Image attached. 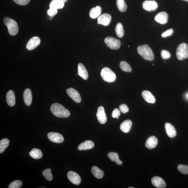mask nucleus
I'll return each mask as SVG.
<instances>
[{
  "mask_svg": "<svg viewBox=\"0 0 188 188\" xmlns=\"http://www.w3.org/2000/svg\"><path fill=\"white\" fill-rule=\"evenodd\" d=\"M51 110L54 115L60 118H67L70 115L69 111L63 105L57 103H55L52 105Z\"/></svg>",
  "mask_w": 188,
  "mask_h": 188,
  "instance_id": "obj_1",
  "label": "nucleus"
},
{
  "mask_svg": "<svg viewBox=\"0 0 188 188\" xmlns=\"http://www.w3.org/2000/svg\"><path fill=\"white\" fill-rule=\"evenodd\" d=\"M137 52L145 60L152 61L154 59V56L153 52L148 45H144L138 46Z\"/></svg>",
  "mask_w": 188,
  "mask_h": 188,
  "instance_id": "obj_2",
  "label": "nucleus"
},
{
  "mask_svg": "<svg viewBox=\"0 0 188 188\" xmlns=\"http://www.w3.org/2000/svg\"><path fill=\"white\" fill-rule=\"evenodd\" d=\"M4 24L7 26L9 33L15 36L18 33L19 28L17 23L14 20L6 17L3 20Z\"/></svg>",
  "mask_w": 188,
  "mask_h": 188,
  "instance_id": "obj_3",
  "label": "nucleus"
},
{
  "mask_svg": "<svg viewBox=\"0 0 188 188\" xmlns=\"http://www.w3.org/2000/svg\"><path fill=\"white\" fill-rule=\"evenodd\" d=\"M176 57L179 60H183L188 58V45L186 43H182L177 47L176 53Z\"/></svg>",
  "mask_w": 188,
  "mask_h": 188,
  "instance_id": "obj_4",
  "label": "nucleus"
},
{
  "mask_svg": "<svg viewBox=\"0 0 188 188\" xmlns=\"http://www.w3.org/2000/svg\"><path fill=\"white\" fill-rule=\"evenodd\" d=\"M101 75L105 81L112 82L115 80L116 75L110 68L105 67L101 71Z\"/></svg>",
  "mask_w": 188,
  "mask_h": 188,
  "instance_id": "obj_5",
  "label": "nucleus"
},
{
  "mask_svg": "<svg viewBox=\"0 0 188 188\" xmlns=\"http://www.w3.org/2000/svg\"><path fill=\"white\" fill-rule=\"evenodd\" d=\"M104 42L109 48L112 49H119L121 45V41L113 37H108L106 38Z\"/></svg>",
  "mask_w": 188,
  "mask_h": 188,
  "instance_id": "obj_6",
  "label": "nucleus"
},
{
  "mask_svg": "<svg viewBox=\"0 0 188 188\" xmlns=\"http://www.w3.org/2000/svg\"><path fill=\"white\" fill-rule=\"evenodd\" d=\"M67 93L73 101L77 103H80L81 98L80 93L74 89L70 88L67 90Z\"/></svg>",
  "mask_w": 188,
  "mask_h": 188,
  "instance_id": "obj_7",
  "label": "nucleus"
},
{
  "mask_svg": "<svg viewBox=\"0 0 188 188\" xmlns=\"http://www.w3.org/2000/svg\"><path fill=\"white\" fill-rule=\"evenodd\" d=\"M96 116L98 122L101 124H104L107 122V117L105 113L104 108L102 106L98 107Z\"/></svg>",
  "mask_w": 188,
  "mask_h": 188,
  "instance_id": "obj_8",
  "label": "nucleus"
},
{
  "mask_svg": "<svg viewBox=\"0 0 188 188\" xmlns=\"http://www.w3.org/2000/svg\"><path fill=\"white\" fill-rule=\"evenodd\" d=\"M67 177L70 181L73 184L78 185L81 183L80 176L77 173L70 171L68 172Z\"/></svg>",
  "mask_w": 188,
  "mask_h": 188,
  "instance_id": "obj_9",
  "label": "nucleus"
},
{
  "mask_svg": "<svg viewBox=\"0 0 188 188\" xmlns=\"http://www.w3.org/2000/svg\"><path fill=\"white\" fill-rule=\"evenodd\" d=\"M48 137L50 140L54 143H61L64 141V138L62 135L54 132L48 133Z\"/></svg>",
  "mask_w": 188,
  "mask_h": 188,
  "instance_id": "obj_10",
  "label": "nucleus"
},
{
  "mask_svg": "<svg viewBox=\"0 0 188 188\" xmlns=\"http://www.w3.org/2000/svg\"><path fill=\"white\" fill-rule=\"evenodd\" d=\"M142 6L144 9L148 11H155L158 7L157 2L154 1H145Z\"/></svg>",
  "mask_w": 188,
  "mask_h": 188,
  "instance_id": "obj_11",
  "label": "nucleus"
},
{
  "mask_svg": "<svg viewBox=\"0 0 188 188\" xmlns=\"http://www.w3.org/2000/svg\"><path fill=\"white\" fill-rule=\"evenodd\" d=\"M111 20L110 15L104 13L99 16L98 18V23L104 26H107L110 24Z\"/></svg>",
  "mask_w": 188,
  "mask_h": 188,
  "instance_id": "obj_12",
  "label": "nucleus"
},
{
  "mask_svg": "<svg viewBox=\"0 0 188 188\" xmlns=\"http://www.w3.org/2000/svg\"><path fill=\"white\" fill-rule=\"evenodd\" d=\"M40 43V40L38 37H34L31 38L29 40L27 45L26 48L29 50H32L39 46Z\"/></svg>",
  "mask_w": 188,
  "mask_h": 188,
  "instance_id": "obj_13",
  "label": "nucleus"
},
{
  "mask_svg": "<svg viewBox=\"0 0 188 188\" xmlns=\"http://www.w3.org/2000/svg\"><path fill=\"white\" fill-rule=\"evenodd\" d=\"M168 15L166 12H162L158 13L155 17V20L161 24H164L168 22Z\"/></svg>",
  "mask_w": 188,
  "mask_h": 188,
  "instance_id": "obj_14",
  "label": "nucleus"
},
{
  "mask_svg": "<svg viewBox=\"0 0 188 188\" xmlns=\"http://www.w3.org/2000/svg\"><path fill=\"white\" fill-rule=\"evenodd\" d=\"M152 183L156 187L159 188H164L166 187V182L162 178L157 176H155L152 179Z\"/></svg>",
  "mask_w": 188,
  "mask_h": 188,
  "instance_id": "obj_15",
  "label": "nucleus"
},
{
  "mask_svg": "<svg viewBox=\"0 0 188 188\" xmlns=\"http://www.w3.org/2000/svg\"><path fill=\"white\" fill-rule=\"evenodd\" d=\"M78 75L84 80H87L89 77L88 73L86 67L82 63H79L78 65Z\"/></svg>",
  "mask_w": 188,
  "mask_h": 188,
  "instance_id": "obj_16",
  "label": "nucleus"
},
{
  "mask_svg": "<svg viewBox=\"0 0 188 188\" xmlns=\"http://www.w3.org/2000/svg\"><path fill=\"white\" fill-rule=\"evenodd\" d=\"M157 138L154 136H151L147 139L145 146L147 148L151 149L154 148L157 146Z\"/></svg>",
  "mask_w": 188,
  "mask_h": 188,
  "instance_id": "obj_17",
  "label": "nucleus"
},
{
  "mask_svg": "<svg viewBox=\"0 0 188 188\" xmlns=\"http://www.w3.org/2000/svg\"><path fill=\"white\" fill-rule=\"evenodd\" d=\"M25 104L27 106H30L32 102V94L31 90L27 88L24 91L23 95Z\"/></svg>",
  "mask_w": 188,
  "mask_h": 188,
  "instance_id": "obj_18",
  "label": "nucleus"
},
{
  "mask_svg": "<svg viewBox=\"0 0 188 188\" xmlns=\"http://www.w3.org/2000/svg\"><path fill=\"white\" fill-rule=\"evenodd\" d=\"M142 96L144 99L149 103L154 104L155 102V97L148 91H143L142 93Z\"/></svg>",
  "mask_w": 188,
  "mask_h": 188,
  "instance_id": "obj_19",
  "label": "nucleus"
},
{
  "mask_svg": "<svg viewBox=\"0 0 188 188\" xmlns=\"http://www.w3.org/2000/svg\"><path fill=\"white\" fill-rule=\"evenodd\" d=\"M7 101L8 105L11 107L14 106L16 104V97L13 91H9L7 94Z\"/></svg>",
  "mask_w": 188,
  "mask_h": 188,
  "instance_id": "obj_20",
  "label": "nucleus"
},
{
  "mask_svg": "<svg viewBox=\"0 0 188 188\" xmlns=\"http://www.w3.org/2000/svg\"><path fill=\"white\" fill-rule=\"evenodd\" d=\"M165 128L166 133L170 138H174L176 136V131L174 126L169 123L165 124Z\"/></svg>",
  "mask_w": 188,
  "mask_h": 188,
  "instance_id": "obj_21",
  "label": "nucleus"
},
{
  "mask_svg": "<svg viewBox=\"0 0 188 188\" xmlns=\"http://www.w3.org/2000/svg\"><path fill=\"white\" fill-rule=\"evenodd\" d=\"M94 146L95 144L92 141L88 140L81 143L78 146V149L80 151L86 150L92 148Z\"/></svg>",
  "mask_w": 188,
  "mask_h": 188,
  "instance_id": "obj_22",
  "label": "nucleus"
},
{
  "mask_svg": "<svg viewBox=\"0 0 188 188\" xmlns=\"http://www.w3.org/2000/svg\"><path fill=\"white\" fill-rule=\"evenodd\" d=\"M132 122L131 120H127L123 122L120 125V128L121 130L125 133H128L130 131Z\"/></svg>",
  "mask_w": 188,
  "mask_h": 188,
  "instance_id": "obj_23",
  "label": "nucleus"
},
{
  "mask_svg": "<svg viewBox=\"0 0 188 188\" xmlns=\"http://www.w3.org/2000/svg\"><path fill=\"white\" fill-rule=\"evenodd\" d=\"M102 9L99 6L93 7L91 10L89 15L91 18L96 19L100 15L101 13Z\"/></svg>",
  "mask_w": 188,
  "mask_h": 188,
  "instance_id": "obj_24",
  "label": "nucleus"
},
{
  "mask_svg": "<svg viewBox=\"0 0 188 188\" xmlns=\"http://www.w3.org/2000/svg\"><path fill=\"white\" fill-rule=\"evenodd\" d=\"M92 172L93 175L98 179H101L104 177V173L103 171L97 167L93 166L92 168Z\"/></svg>",
  "mask_w": 188,
  "mask_h": 188,
  "instance_id": "obj_25",
  "label": "nucleus"
},
{
  "mask_svg": "<svg viewBox=\"0 0 188 188\" xmlns=\"http://www.w3.org/2000/svg\"><path fill=\"white\" fill-rule=\"evenodd\" d=\"M31 157L35 159H40L43 157L42 152L40 150L37 148H34L29 152Z\"/></svg>",
  "mask_w": 188,
  "mask_h": 188,
  "instance_id": "obj_26",
  "label": "nucleus"
},
{
  "mask_svg": "<svg viewBox=\"0 0 188 188\" xmlns=\"http://www.w3.org/2000/svg\"><path fill=\"white\" fill-rule=\"evenodd\" d=\"M108 157L113 162H115L119 165H121L123 163L120 160L119 155L116 152H110L108 154Z\"/></svg>",
  "mask_w": 188,
  "mask_h": 188,
  "instance_id": "obj_27",
  "label": "nucleus"
},
{
  "mask_svg": "<svg viewBox=\"0 0 188 188\" xmlns=\"http://www.w3.org/2000/svg\"><path fill=\"white\" fill-rule=\"evenodd\" d=\"M64 2L59 0H53L49 4L50 8L60 9L64 6Z\"/></svg>",
  "mask_w": 188,
  "mask_h": 188,
  "instance_id": "obj_28",
  "label": "nucleus"
},
{
  "mask_svg": "<svg viewBox=\"0 0 188 188\" xmlns=\"http://www.w3.org/2000/svg\"><path fill=\"white\" fill-rule=\"evenodd\" d=\"M115 30L117 36L120 38H122L124 36L125 34L124 28L121 23H117L116 26Z\"/></svg>",
  "mask_w": 188,
  "mask_h": 188,
  "instance_id": "obj_29",
  "label": "nucleus"
},
{
  "mask_svg": "<svg viewBox=\"0 0 188 188\" xmlns=\"http://www.w3.org/2000/svg\"><path fill=\"white\" fill-rule=\"evenodd\" d=\"M116 5L118 10L121 12H124L127 10V5L125 0H117Z\"/></svg>",
  "mask_w": 188,
  "mask_h": 188,
  "instance_id": "obj_30",
  "label": "nucleus"
},
{
  "mask_svg": "<svg viewBox=\"0 0 188 188\" xmlns=\"http://www.w3.org/2000/svg\"><path fill=\"white\" fill-rule=\"evenodd\" d=\"M10 144V141L7 139H2L0 142V153L4 152Z\"/></svg>",
  "mask_w": 188,
  "mask_h": 188,
  "instance_id": "obj_31",
  "label": "nucleus"
},
{
  "mask_svg": "<svg viewBox=\"0 0 188 188\" xmlns=\"http://www.w3.org/2000/svg\"><path fill=\"white\" fill-rule=\"evenodd\" d=\"M120 68L123 71L130 72L132 71L131 67L127 62L123 61L120 62Z\"/></svg>",
  "mask_w": 188,
  "mask_h": 188,
  "instance_id": "obj_32",
  "label": "nucleus"
},
{
  "mask_svg": "<svg viewBox=\"0 0 188 188\" xmlns=\"http://www.w3.org/2000/svg\"><path fill=\"white\" fill-rule=\"evenodd\" d=\"M42 174L46 180L51 181L53 180V175L51 173V169L48 168L44 170L42 172Z\"/></svg>",
  "mask_w": 188,
  "mask_h": 188,
  "instance_id": "obj_33",
  "label": "nucleus"
},
{
  "mask_svg": "<svg viewBox=\"0 0 188 188\" xmlns=\"http://www.w3.org/2000/svg\"><path fill=\"white\" fill-rule=\"evenodd\" d=\"M22 182L20 180H16L11 182L8 188H20L22 186Z\"/></svg>",
  "mask_w": 188,
  "mask_h": 188,
  "instance_id": "obj_34",
  "label": "nucleus"
},
{
  "mask_svg": "<svg viewBox=\"0 0 188 188\" xmlns=\"http://www.w3.org/2000/svg\"><path fill=\"white\" fill-rule=\"evenodd\" d=\"M178 171L184 175L188 174V166L186 165L180 164L177 167Z\"/></svg>",
  "mask_w": 188,
  "mask_h": 188,
  "instance_id": "obj_35",
  "label": "nucleus"
},
{
  "mask_svg": "<svg viewBox=\"0 0 188 188\" xmlns=\"http://www.w3.org/2000/svg\"><path fill=\"white\" fill-rule=\"evenodd\" d=\"M161 56L163 59H166L169 58L171 57V54L168 51L163 49L161 52Z\"/></svg>",
  "mask_w": 188,
  "mask_h": 188,
  "instance_id": "obj_36",
  "label": "nucleus"
},
{
  "mask_svg": "<svg viewBox=\"0 0 188 188\" xmlns=\"http://www.w3.org/2000/svg\"><path fill=\"white\" fill-rule=\"evenodd\" d=\"M15 2L19 5L25 6L28 4L31 0H13Z\"/></svg>",
  "mask_w": 188,
  "mask_h": 188,
  "instance_id": "obj_37",
  "label": "nucleus"
},
{
  "mask_svg": "<svg viewBox=\"0 0 188 188\" xmlns=\"http://www.w3.org/2000/svg\"><path fill=\"white\" fill-rule=\"evenodd\" d=\"M58 10L56 9L50 8L47 11V14L49 16H54L58 13Z\"/></svg>",
  "mask_w": 188,
  "mask_h": 188,
  "instance_id": "obj_38",
  "label": "nucleus"
},
{
  "mask_svg": "<svg viewBox=\"0 0 188 188\" xmlns=\"http://www.w3.org/2000/svg\"><path fill=\"white\" fill-rule=\"evenodd\" d=\"M119 109L120 111L123 113H126L129 111V108L127 105L122 104L119 106Z\"/></svg>",
  "mask_w": 188,
  "mask_h": 188,
  "instance_id": "obj_39",
  "label": "nucleus"
},
{
  "mask_svg": "<svg viewBox=\"0 0 188 188\" xmlns=\"http://www.w3.org/2000/svg\"><path fill=\"white\" fill-rule=\"evenodd\" d=\"M173 33V30L172 29H169L168 30L164 31L161 34L162 37H168L172 35Z\"/></svg>",
  "mask_w": 188,
  "mask_h": 188,
  "instance_id": "obj_40",
  "label": "nucleus"
},
{
  "mask_svg": "<svg viewBox=\"0 0 188 188\" xmlns=\"http://www.w3.org/2000/svg\"><path fill=\"white\" fill-rule=\"evenodd\" d=\"M120 115V111L117 108H115L113 110L112 114V117L114 118H117V117H119Z\"/></svg>",
  "mask_w": 188,
  "mask_h": 188,
  "instance_id": "obj_41",
  "label": "nucleus"
},
{
  "mask_svg": "<svg viewBox=\"0 0 188 188\" xmlns=\"http://www.w3.org/2000/svg\"><path fill=\"white\" fill-rule=\"evenodd\" d=\"M59 1L63 2L64 3L68 1V0H59Z\"/></svg>",
  "mask_w": 188,
  "mask_h": 188,
  "instance_id": "obj_42",
  "label": "nucleus"
},
{
  "mask_svg": "<svg viewBox=\"0 0 188 188\" xmlns=\"http://www.w3.org/2000/svg\"><path fill=\"white\" fill-rule=\"evenodd\" d=\"M186 97L188 99V94H187Z\"/></svg>",
  "mask_w": 188,
  "mask_h": 188,
  "instance_id": "obj_43",
  "label": "nucleus"
},
{
  "mask_svg": "<svg viewBox=\"0 0 188 188\" xmlns=\"http://www.w3.org/2000/svg\"><path fill=\"white\" fill-rule=\"evenodd\" d=\"M129 188H134V187H129Z\"/></svg>",
  "mask_w": 188,
  "mask_h": 188,
  "instance_id": "obj_44",
  "label": "nucleus"
},
{
  "mask_svg": "<svg viewBox=\"0 0 188 188\" xmlns=\"http://www.w3.org/2000/svg\"><path fill=\"white\" fill-rule=\"evenodd\" d=\"M184 1H188V0H184Z\"/></svg>",
  "mask_w": 188,
  "mask_h": 188,
  "instance_id": "obj_45",
  "label": "nucleus"
},
{
  "mask_svg": "<svg viewBox=\"0 0 188 188\" xmlns=\"http://www.w3.org/2000/svg\"><path fill=\"white\" fill-rule=\"evenodd\" d=\"M117 119H118L119 118V117H117Z\"/></svg>",
  "mask_w": 188,
  "mask_h": 188,
  "instance_id": "obj_46",
  "label": "nucleus"
}]
</instances>
